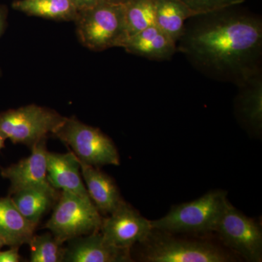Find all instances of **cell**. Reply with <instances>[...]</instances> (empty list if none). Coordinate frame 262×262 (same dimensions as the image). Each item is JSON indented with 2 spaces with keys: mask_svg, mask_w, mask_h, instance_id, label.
I'll return each instance as SVG.
<instances>
[{
  "mask_svg": "<svg viewBox=\"0 0 262 262\" xmlns=\"http://www.w3.org/2000/svg\"><path fill=\"white\" fill-rule=\"evenodd\" d=\"M203 15L196 26L185 28L181 51L202 68L236 83L260 72L261 20L225 9Z\"/></svg>",
  "mask_w": 262,
  "mask_h": 262,
  "instance_id": "1",
  "label": "cell"
},
{
  "mask_svg": "<svg viewBox=\"0 0 262 262\" xmlns=\"http://www.w3.org/2000/svg\"><path fill=\"white\" fill-rule=\"evenodd\" d=\"M74 22L81 44L93 51L122 48L129 37L124 5L113 4L106 0L78 11Z\"/></svg>",
  "mask_w": 262,
  "mask_h": 262,
  "instance_id": "2",
  "label": "cell"
},
{
  "mask_svg": "<svg viewBox=\"0 0 262 262\" xmlns=\"http://www.w3.org/2000/svg\"><path fill=\"white\" fill-rule=\"evenodd\" d=\"M227 201L225 191H211L195 201L173 206L165 216L151 221V225L155 230L170 234L214 232Z\"/></svg>",
  "mask_w": 262,
  "mask_h": 262,
  "instance_id": "3",
  "label": "cell"
},
{
  "mask_svg": "<svg viewBox=\"0 0 262 262\" xmlns=\"http://www.w3.org/2000/svg\"><path fill=\"white\" fill-rule=\"evenodd\" d=\"M102 222V217L91 198L62 191L46 228L62 244L84 234L98 232Z\"/></svg>",
  "mask_w": 262,
  "mask_h": 262,
  "instance_id": "4",
  "label": "cell"
},
{
  "mask_svg": "<svg viewBox=\"0 0 262 262\" xmlns=\"http://www.w3.org/2000/svg\"><path fill=\"white\" fill-rule=\"evenodd\" d=\"M141 260L147 262H226L232 258L211 243L176 238L153 229L143 243Z\"/></svg>",
  "mask_w": 262,
  "mask_h": 262,
  "instance_id": "5",
  "label": "cell"
},
{
  "mask_svg": "<svg viewBox=\"0 0 262 262\" xmlns=\"http://www.w3.org/2000/svg\"><path fill=\"white\" fill-rule=\"evenodd\" d=\"M65 118L54 110L28 105L0 113V133L13 144L32 146L54 134Z\"/></svg>",
  "mask_w": 262,
  "mask_h": 262,
  "instance_id": "6",
  "label": "cell"
},
{
  "mask_svg": "<svg viewBox=\"0 0 262 262\" xmlns=\"http://www.w3.org/2000/svg\"><path fill=\"white\" fill-rule=\"evenodd\" d=\"M53 135L70 146L84 163L94 166L120 165L113 141L99 129L82 123L75 117H66Z\"/></svg>",
  "mask_w": 262,
  "mask_h": 262,
  "instance_id": "7",
  "label": "cell"
},
{
  "mask_svg": "<svg viewBox=\"0 0 262 262\" xmlns=\"http://www.w3.org/2000/svg\"><path fill=\"white\" fill-rule=\"evenodd\" d=\"M214 232L224 244L248 261H261V227L256 221L236 209L228 201L222 210Z\"/></svg>",
  "mask_w": 262,
  "mask_h": 262,
  "instance_id": "8",
  "label": "cell"
},
{
  "mask_svg": "<svg viewBox=\"0 0 262 262\" xmlns=\"http://www.w3.org/2000/svg\"><path fill=\"white\" fill-rule=\"evenodd\" d=\"M101 234L114 246L130 250L133 245L143 244L152 232L151 221L146 220L126 203L103 220Z\"/></svg>",
  "mask_w": 262,
  "mask_h": 262,
  "instance_id": "9",
  "label": "cell"
},
{
  "mask_svg": "<svg viewBox=\"0 0 262 262\" xmlns=\"http://www.w3.org/2000/svg\"><path fill=\"white\" fill-rule=\"evenodd\" d=\"M32 147V154L8 168L1 170V175L10 180V194L24 189H39L58 195L48 179L46 139Z\"/></svg>",
  "mask_w": 262,
  "mask_h": 262,
  "instance_id": "10",
  "label": "cell"
},
{
  "mask_svg": "<svg viewBox=\"0 0 262 262\" xmlns=\"http://www.w3.org/2000/svg\"><path fill=\"white\" fill-rule=\"evenodd\" d=\"M63 260L70 262L130 261V250L114 246L97 232L70 239Z\"/></svg>",
  "mask_w": 262,
  "mask_h": 262,
  "instance_id": "11",
  "label": "cell"
},
{
  "mask_svg": "<svg viewBox=\"0 0 262 262\" xmlns=\"http://www.w3.org/2000/svg\"><path fill=\"white\" fill-rule=\"evenodd\" d=\"M80 170V161L74 153L58 154L48 151V179L54 189L90 198Z\"/></svg>",
  "mask_w": 262,
  "mask_h": 262,
  "instance_id": "12",
  "label": "cell"
},
{
  "mask_svg": "<svg viewBox=\"0 0 262 262\" xmlns=\"http://www.w3.org/2000/svg\"><path fill=\"white\" fill-rule=\"evenodd\" d=\"M122 48L131 54L155 61L170 59L177 51V42L157 26L130 36Z\"/></svg>",
  "mask_w": 262,
  "mask_h": 262,
  "instance_id": "13",
  "label": "cell"
},
{
  "mask_svg": "<svg viewBox=\"0 0 262 262\" xmlns=\"http://www.w3.org/2000/svg\"><path fill=\"white\" fill-rule=\"evenodd\" d=\"M79 161L91 201L99 212L111 214L124 203L117 186L113 179L94 165Z\"/></svg>",
  "mask_w": 262,
  "mask_h": 262,
  "instance_id": "14",
  "label": "cell"
},
{
  "mask_svg": "<svg viewBox=\"0 0 262 262\" xmlns=\"http://www.w3.org/2000/svg\"><path fill=\"white\" fill-rule=\"evenodd\" d=\"M35 227L19 212L10 196L0 198V237L6 246L19 247L27 244Z\"/></svg>",
  "mask_w": 262,
  "mask_h": 262,
  "instance_id": "15",
  "label": "cell"
},
{
  "mask_svg": "<svg viewBox=\"0 0 262 262\" xmlns=\"http://www.w3.org/2000/svg\"><path fill=\"white\" fill-rule=\"evenodd\" d=\"M156 26L178 42L188 19L198 16L181 0H155Z\"/></svg>",
  "mask_w": 262,
  "mask_h": 262,
  "instance_id": "16",
  "label": "cell"
},
{
  "mask_svg": "<svg viewBox=\"0 0 262 262\" xmlns=\"http://www.w3.org/2000/svg\"><path fill=\"white\" fill-rule=\"evenodd\" d=\"M12 7L29 16L58 21H75L78 14L72 0H15Z\"/></svg>",
  "mask_w": 262,
  "mask_h": 262,
  "instance_id": "17",
  "label": "cell"
},
{
  "mask_svg": "<svg viewBox=\"0 0 262 262\" xmlns=\"http://www.w3.org/2000/svg\"><path fill=\"white\" fill-rule=\"evenodd\" d=\"M237 84L241 88L239 104L241 114L251 126L259 130L262 122V82L260 72Z\"/></svg>",
  "mask_w": 262,
  "mask_h": 262,
  "instance_id": "18",
  "label": "cell"
},
{
  "mask_svg": "<svg viewBox=\"0 0 262 262\" xmlns=\"http://www.w3.org/2000/svg\"><path fill=\"white\" fill-rule=\"evenodd\" d=\"M15 206L33 225H37L41 217L49 209L58 195L39 189H24L13 193Z\"/></svg>",
  "mask_w": 262,
  "mask_h": 262,
  "instance_id": "19",
  "label": "cell"
},
{
  "mask_svg": "<svg viewBox=\"0 0 262 262\" xmlns=\"http://www.w3.org/2000/svg\"><path fill=\"white\" fill-rule=\"evenodd\" d=\"M124 10L129 37L156 26L155 0H130L124 5Z\"/></svg>",
  "mask_w": 262,
  "mask_h": 262,
  "instance_id": "20",
  "label": "cell"
},
{
  "mask_svg": "<svg viewBox=\"0 0 262 262\" xmlns=\"http://www.w3.org/2000/svg\"><path fill=\"white\" fill-rule=\"evenodd\" d=\"M32 262L63 261L64 249L54 236L50 234L33 235L29 241Z\"/></svg>",
  "mask_w": 262,
  "mask_h": 262,
  "instance_id": "21",
  "label": "cell"
},
{
  "mask_svg": "<svg viewBox=\"0 0 262 262\" xmlns=\"http://www.w3.org/2000/svg\"><path fill=\"white\" fill-rule=\"evenodd\" d=\"M196 15H206L213 12L242 4L245 0H181Z\"/></svg>",
  "mask_w": 262,
  "mask_h": 262,
  "instance_id": "22",
  "label": "cell"
},
{
  "mask_svg": "<svg viewBox=\"0 0 262 262\" xmlns=\"http://www.w3.org/2000/svg\"><path fill=\"white\" fill-rule=\"evenodd\" d=\"M19 247H12L8 251H0V262H18L20 261Z\"/></svg>",
  "mask_w": 262,
  "mask_h": 262,
  "instance_id": "23",
  "label": "cell"
},
{
  "mask_svg": "<svg viewBox=\"0 0 262 262\" xmlns=\"http://www.w3.org/2000/svg\"><path fill=\"white\" fill-rule=\"evenodd\" d=\"M74 4H75L76 8L78 11L89 8H93L105 0H72Z\"/></svg>",
  "mask_w": 262,
  "mask_h": 262,
  "instance_id": "24",
  "label": "cell"
},
{
  "mask_svg": "<svg viewBox=\"0 0 262 262\" xmlns=\"http://www.w3.org/2000/svg\"><path fill=\"white\" fill-rule=\"evenodd\" d=\"M8 13V8L5 5H0V38L2 37L6 29Z\"/></svg>",
  "mask_w": 262,
  "mask_h": 262,
  "instance_id": "25",
  "label": "cell"
},
{
  "mask_svg": "<svg viewBox=\"0 0 262 262\" xmlns=\"http://www.w3.org/2000/svg\"><path fill=\"white\" fill-rule=\"evenodd\" d=\"M108 3H113V4L125 5L130 1V0H106Z\"/></svg>",
  "mask_w": 262,
  "mask_h": 262,
  "instance_id": "26",
  "label": "cell"
},
{
  "mask_svg": "<svg viewBox=\"0 0 262 262\" xmlns=\"http://www.w3.org/2000/svg\"><path fill=\"white\" fill-rule=\"evenodd\" d=\"M5 139H7L6 137L2 133H0V150L5 146Z\"/></svg>",
  "mask_w": 262,
  "mask_h": 262,
  "instance_id": "27",
  "label": "cell"
},
{
  "mask_svg": "<svg viewBox=\"0 0 262 262\" xmlns=\"http://www.w3.org/2000/svg\"><path fill=\"white\" fill-rule=\"evenodd\" d=\"M5 246V243L4 241V239L2 238L1 237H0V249H1L2 247H3V246Z\"/></svg>",
  "mask_w": 262,
  "mask_h": 262,
  "instance_id": "28",
  "label": "cell"
},
{
  "mask_svg": "<svg viewBox=\"0 0 262 262\" xmlns=\"http://www.w3.org/2000/svg\"><path fill=\"white\" fill-rule=\"evenodd\" d=\"M0 76H1V70H0Z\"/></svg>",
  "mask_w": 262,
  "mask_h": 262,
  "instance_id": "29",
  "label": "cell"
}]
</instances>
